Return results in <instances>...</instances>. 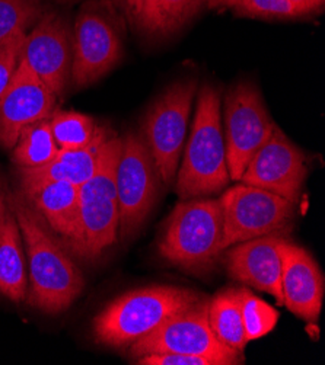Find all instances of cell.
<instances>
[{
  "label": "cell",
  "mask_w": 325,
  "mask_h": 365,
  "mask_svg": "<svg viewBox=\"0 0 325 365\" xmlns=\"http://www.w3.org/2000/svg\"><path fill=\"white\" fill-rule=\"evenodd\" d=\"M6 197L25 246L28 269L25 303L46 314L63 313L82 294L85 278L69 249L22 194L6 192Z\"/></svg>",
  "instance_id": "obj_1"
},
{
  "label": "cell",
  "mask_w": 325,
  "mask_h": 365,
  "mask_svg": "<svg viewBox=\"0 0 325 365\" xmlns=\"http://www.w3.org/2000/svg\"><path fill=\"white\" fill-rule=\"evenodd\" d=\"M229 182L221 91L204 83L197 95L191 133L175 176V192L179 200L211 197L225 191Z\"/></svg>",
  "instance_id": "obj_2"
},
{
  "label": "cell",
  "mask_w": 325,
  "mask_h": 365,
  "mask_svg": "<svg viewBox=\"0 0 325 365\" xmlns=\"http://www.w3.org/2000/svg\"><path fill=\"white\" fill-rule=\"evenodd\" d=\"M201 297L193 289L172 285H149L127 291L94 317V341L108 348L129 349Z\"/></svg>",
  "instance_id": "obj_3"
},
{
  "label": "cell",
  "mask_w": 325,
  "mask_h": 365,
  "mask_svg": "<svg viewBox=\"0 0 325 365\" xmlns=\"http://www.w3.org/2000/svg\"><path fill=\"white\" fill-rule=\"evenodd\" d=\"M224 217L219 198L179 201L166 218L158 242L162 259L184 272L201 275L214 269L224 252Z\"/></svg>",
  "instance_id": "obj_4"
},
{
  "label": "cell",
  "mask_w": 325,
  "mask_h": 365,
  "mask_svg": "<svg viewBox=\"0 0 325 365\" xmlns=\"http://www.w3.org/2000/svg\"><path fill=\"white\" fill-rule=\"evenodd\" d=\"M71 35L74 61L70 83L78 89L98 82L123 58L121 25L110 0H89L85 4Z\"/></svg>",
  "instance_id": "obj_5"
},
{
  "label": "cell",
  "mask_w": 325,
  "mask_h": 365,
  "mask_svg": "<svg viewBox=\"0 0 325 365\" xmlns=\"http://www.w3.org/2000/svg\"><path fill=\"white\" fill-rule=\"evenodd\" d=\"M196 93L194 79L174 82L154 101L143 117L140 134L148 144L165 187L175 182Z\"/></svg>",
  "instance_id": "obj_6"
},
{
  "label": "cell",
  "mask_w": 325,
  "mask_h": 365,
  "mask_svg": "<svg viewBox=\"0 0 325 365\" xmlns=\"http://www.w3.org/2000/svg\"><path fill=\"white\" fill-rule=\"evenodd\" d=\"M219 198L224 217L222 247L264 236H284L295 223V204L283 197L246 184L222 191Z\"/></svg>",
  "instance_id": "obj_7"
},
{
  "label": "cell",
  "mask_w": 325,
  "mask_h": 365,
  "mask_svg": "<svg viewBox=\"0 0 325 365\" xmlns=\"http://www.w3.org/2000/svg\"><path fill=\"white\" fill-rule=\"evenodd\" d=\"M162 188V179L146 141L140 133L121 137V152L116 173L119 237L130 239L146 222Z\"/></svg>",
  "instance_id": "obj_8"
},
{
  "label": "cell",
  "mask_w": 325,
  "mask_h": 365,
  "mask_svg": "<svg viewBox=\"0 0 325 365\" xmlns=\"http://www.w3.org/2000/svg\"><path fill=\"white\" fill-rule=\"evenodd\" d=\"M209 302L201 297L197 303L174 314L156 331L134 342L129 352L133 358L149 354H187L203 356L216 365H236L244 355L221 342L213 334L207 316Z\"/></svg>",
  "instance_id": "obj_9"
},
{
  "label": "cell",
  "mask_w": 325,
  "mask_h": 365,
  "mask_svg": "<svg viewBox=\"0 0 325 365\" xmlns=\"http://www.w3.org/2000/svg\"><path fill=\"white\" fill-rule=\"evenodd\" d=\"M276 125L256 83L245 81L231 86L224 101L222 124L231 180L241 179Z\"/></svg>",
  "instance_id": "obj_10"
},
{
  "label": "cell",
  "mask_w": 325,
  "mask_h": 365,
  "mask_svg": "<svg viewBox=\"0 0 325 365\" xmlns=\"http://www.w3.org/2000/svg\"><path fill=\"white\" fill-rule=\"evenodd\" d=\"M306 176L305 152L276 125L267 141L251 158L239 182L263 188L296 204Z\"/></svg>",
  "instance_id": "obj_11"
},
{
  "label": "cell",
  "mask_w": 325,
  "mask_h": 365,
  "mask_svg": "<svg viewBox=\"0 0 325 365\" xmlns=\"http://www.w3.org/2000/svg\"><path fill=\"white\" fill-rule=\"evenodd\" d=\"M21 60L59 98L71 76L74 35L67 21L56 12H43L26 34Z\"/></svg>",
  "instance_id": "obj_12"
},
{
  "label": "cell",
  "mask_w": 325,
  "mask_h": 365,
  "mask_svg": "<svg viewBox=\"0 0 325 365\" xmlns=\"http://www.w3.org/2000/svg\"><path fill=\"white\" fill-rule=\"evenodd\" d=\"M56 101L57 96L19 58L15 76L0 99V144L12 149L25 127L53 114Z\"/></svg>",
  "instance_id": "obj_13"
},
{
  "label": "cell",
  "mask_w": 325,
  "mask_h": 365,
  "mask_svg": "<svg viewBox=\"0 0 325 365\" xmlns=\"http://www.w3.org/2000/svg\"><path fill=\"white\" fill-rule=\"evenodd\" d=\"M280 253L283 306L308 323L318 322L325 293L324 274L318 262L305 247L286 237Z\"/></svg>",
  "instance_id": "obj_14"
},
{
  "label": "cell",
  "mask_w": 325,
  "mask_h": 365,
  "mask_svg": "<svg viewBox=\"0 0 325 365\" xmlns=\"http://www.w3.org/2000/svg\"><path fill=\"white\" fill-rule=\"evenodd\" d=\"M284 236L273 235L228 247L225 265L232 279L270 294L283 306L281 253Z\"/></svg>",
  "instance_id": "obj_15"
},
{
  "label": "cell",
  "mask_w": 325,
  "mask_h": 365,
  "mask_svg": "<svg viewBox=\"0 0 325 365\" xmlns=\"http://www.w3.org/2000/svg\"><path fill=\"white\" fill-rule=\"evenodd\" d=\"M119 240V207L116 198L81 201L74 233L63 243L76 258L94 262Z\"/></svg>",
  "instance_id": "obj_16"
},
{
  "label": "cell",
  "mask_w": 325,
  "mask_h": 365,
  "mask_svg": "<svg viewBox=\"0 0 325 365\" xmlns=\"http://www.w3.org/2000/svg\"><path fill=\"white\" fill-rule=\"evenodd\" d=\"M19 192L63 242L71 236L81 205L79 187L69 180H49Z\"/></svg>",
  "instance_id": "obj_17"
},
{
  "label": "cell",
  "mask_w": 325,
  "mask_h": 365,
  "mask_svg": "<svg viewBox=\"0 0 325 365\" xmlns=\"http://www.w3.org/2000/svg\"><path fill=\"white\" fill-rule=\"evenodd\" d=\"M110 137L104 133L99 138L82 149H60L56 158L40 168L18 169L21 188L43 184L49 180H69L76 187L84 185L96 169L102 145Z\"/></svg>",
  "instance_id": "obj_18"
},
{
  "label": "cell",
  "mask_w": 325,
  "mask_h": 365,
  "mask_svg": "<svg viewBox=\"0 0 325 365\" xmlns=\"http://www.w3.org/2000/svg\"><path fill=\"white\" fill-rule=\"evenodd\" d=\"M0 294L21 304L28 294V269L21 229L9 205L0 227Z\"/></svg>",
  "instance_id": "obj_19"
},
{
  "label": "cell",
  "mask_w": 325,
  "mask_h": 365,
  "mask_svg": "<svg viewBox=\"0 0 325 365\" xmlns=\"http://www.w3.org/2000/svg\"><path fill=\"white\" fill-rule=\"evenodd\" d=\"M209 324L213 334L229 348L244 352L248 344L241 316L239 288H225L216 293L207 306Z\"/></svg>",
  "instance_id": "obj_20"
},
{
  "label": "cell",
  "mask_w": 325,
  "mask_h": 365,
  "mask_svg": "<svg viewBox=\"0 0 325 365\" xmlns=\"http://www.w3.org/2000/svg\"><path fill=\"white\" fill-rule=\"evenodd\" d=\"M207 0H149L139 29L151 36H169L186 26Z\"/></svg>",
  "instance_id": "obj_21"
},
{
  "label": "cell",
  "mask_w": 325,
  "mask_h": 365,
  "mask_svg": "<svg viewBox=\"0 0 325 365\" xmlns=\"http://www.w3.org/2000/svg\"><path fill=\"white\" fill-rule=\"evenodd\" d=\"M11 150L12 162L18 169H34L50 163L60 149L49 118L25 127Z\"/></svg>",
  "instance_id": "obj_22"
},
{
  "label": "cell",
  "mask_w": 325,
  "mask_h": 365,
  "mask_svg": "<svg viewBox=\"0 0 325 365\" xmlns=\"http://www.w3.org/2000/svg\"><path fill=\"white\" fill-rule=\"evenodd\" d=\"M50 128L59 149H82L99 138L108 130L99 127L96 121L76 111L54 109L49 117Z\"/></svg>",
  "instance_id": "obj_23"
},
{
  "label": "cell",
  "mask_w": 325,
  "mask_h": 365,
  "mask_svg": "<svg viewBox=\"0 0 325 365\" xmlns=\"http://www.w3.org/2000/svg\"><path fill=\"white\" fill-rule=\"evenodd\" d=\"M43 12L40 0H0V47L26 34Z\"/></svg>",
  "instance_id": "obj_24"
},
{
  "label": "cell",
  "mask_w": 325,
  "mask_h": 365,
  "mask_svg": "<svg viewBox=\"0 0 325 365\" xmlns=\"http://www.w3.org/2000/svg\"><path fill=\"white\" fill-rule=\"evenodd\" d=\"M239 299L246 341H257L269 335L279 322V312L251 293L248 288H239Z\"/></svg>",
  "instance_id": "obj_25"
},
{
  "label": "cell",
  "mask_w": 325,
  "mask_h": 365,
  "mask_svg": "<svg viewBox=\"0 0 325 365\" xmlns=\"http://www.w3.org/2000/svg\"><path fill=\"white\" fill-rule=\"evenodd\" d=\"M239 16L264 19H295L306 16L289 0H239L232 8Z\"/></svg>",
  "instance_id": "obj_26"
},
{
  "label": "cell",
  "mask_w": 325,
  "mask_h": 365,
  "mask_svg": "<svg viewBox=\"0 0 325 365\" xmlns=\"http://www.w3.org/2000/svg\"><path fill=\"white\" fill-rule=\"evenodd\" d=\"M26 34L15 36L12 41L5 44L4 47H0V99L5 95L8 86L15 76Z\"/></svg>",
  "instance_id": "obj_27"
},
{
  "label": "cell",
  "mask_w": 325,
  "mask_h": 365,
  "mask_svg": "<svg viewBox=\"0 0 325 365\" xmlns=\"http://www.w3.org/2000/svg\"><path fill=\"white\" fill-rule=\"evenodd\" d=\"M139 365H216L213 361L187 354H149L136 358Z\"/></svg>",
  "instance_id": "obj_28"
},
{
  "label": "cell",
  "mask_w": 325,
  "mask_h": 365,
  "mask_svg": "<svg viewBox=\"0 0 325 365\" xmlns=\"http://www.w3.org/2000/svg\"><path fill=\"white\" fill-rule=\"evenodd\" d=\"M110 2L124 15L130 25L139 28L149 0H110Z\"/></svg>",
  "instance_id": "obj_29"
},
{
  "label": "cell",
  "mask_w": 325,
  "mask_h": 365,
  "mask_svg": "<svg viewBox=\"0 0 325 365\" xmlns=\"http://www.w3.org/2000/svg\"><path fill=\"white\" fill-rule=\"evenodd\" d=\"M294 4L298 9H301L306 16L316 14L319 9H322L325 0H289Z\"/></svg>",
  "instance_id": "obj_30"
},
{
  "label": "cell",
  "mask_w": 325,
  "mask_h": 365,
  "mask_svg": "<svg viewBox=\"0 0 325 365\" xmlns=\"http://www.w3.org/2000/svg\"><path fill=\"white\" fill-rule=\"evenodd\" d=\"M8 210H9L8 197H6V192H5V190H4L2 182H0V227H2V225L5 223V218H6V214H8Z\"/></svg>",
  "instance_id": "obj_31"
},
{
  "label": "cell",
  "mask_w": 325,
  "mask_h": 365,
  "mask_svg": "<svg viewBox=\"0 0 325 365\" xmlns=\"http://www.w3.org/2000/svg\"><path fill=\"white\" fill-rule=\"evenodd\" d=\"M239 0H207L206 5L210 9H228V8H234Z\"/></svg>",
  "instance_id": "obj_32"
},
{
  "label": "cell",
  "mask_w": 325,
  "mask_h": 365,
  "mask_svg": "<svg viewBox=\"0 0 325 365\" xmlns=\"http://www.w3.org/2000/svg\"><path fill=\"white\" fill-rule=\"evenodd\" d=\"M60 2H70V0H60Z\"/></svg>",
  "instance_id": "obj_33"
}]
</instances>
